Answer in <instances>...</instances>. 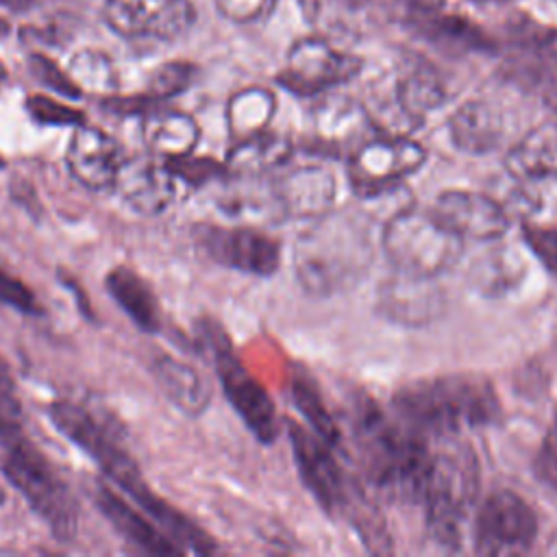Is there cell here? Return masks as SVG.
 <instances>
[{
	"label": "cell",
	"instance_id": "1",
	"mask_svg": "<svg viewBox=\"0 0 557 557\" xmlns=\"http://www.w3.org/2000/svg\"><path fill=\"white\" fill-rule=\"evenodd\" d=\"M374 263L370 218L361 211L320 215L296 237L292 265L298 285L315 298H331L357 287Z\"/></svg>",
	"mask_w": 557,
	"mask_h": 557
},
{
	"label": "cell",
	"instance_id": "2",
	"mask_svg": "<svg viewBox=\"0 0 557 557\" xmlns=\"http://www.w3.org/2000/svg\"><path fill=\"white\" fill-rule=\"evenodd\" d=\"M352 433L370 485L385 498L420 503L431 466L424 435L389 418L370 400L357 407Z\"/></svg>",
	"mask_w": 557,
	"mask_h": 557
},
{
	"label": "cell",
	"instance_id": "3",
	"mask_svg": "<svg viewBox=\"0 0 557 557\" xmlns=\"http://www.w3.org/2000/svg\"><path fill=\"white\" fill-rule=\"evenodd\" d=\"M392 407L407 426L435 437L494 424L503 413L496 389L476 374H442L411 381L394 394Z\"/></svg>",
	"mask_w": 557,
	"mask_h": 557
},
{
	"label": "cell",
	"instance_id": "4",
	"mask_svg": "<svg viewBox=\"0 0 557 557\" xmlns=\"http://www.w3.org/2000/svg\"><path fill=\"white\" fill-rule=\"evenodd\" d=\"M479 483V459L470 444L450 435L440 450L431 453L420 503L424 505L429 535L442 548H459L461 527L476 503Z\"/></svg>",
	"mask_w": 557,
	"mask_h": 557
},
{
	"label": "cell",
	"instance_id": "5",
	"mask_svg": "<svg viewBox=\"0 0 557 557\" xmlns=\"http://www.w3.org/2000/svg\"><path fill=\"white\" fill-rule=\"evenodd\" d=\"M50 422L87 457H91L107 479H111L133 503L150 518H157L168 500L161 498L141 476L133 455L120 444L104 422H100L87 407L74 400H54L48 407Z\"/></svg>",
	"mask_w": 557,
	"mask_h": 557
},
{
	"label": "cell",
	"instance_id": "6",
	"mask_svg": "<svg viewBox=\"0 0 557 557\" xmlns=\"http://www.w3.org/2000/svg\"><path fill=\"white\" fill-rule=\"evenodd\" d=\"M2 448L0 470L4 479L17 487L59 542H72L78 533V503L52 461L26 433L2 442Z\"/></svg>",
	"mask_w": 557,
	"mask_h": 557
},
{
	"label": "cell",
	"instance_id": "7",
	"mask_svg": "<svg viewBox=\"0 0 557 557\" xmlns=\"http://www.w3.org/2000/svg\"><path fill=\"white\" fill-rule=\"evenodd\" d=\"M381 246L398 272L440 276L450 270L463 250L455 235L433 211L398 209L381 231Z\"/></svg>",
	"mask_w": 557,
	"mask_h": 557
},
{
	"label": "cell",
	"instance_id": "8",
	"mask_svg": "<svg viewBox=\"0 0 557 557\" xmlns=\"http://www.w3.org/2000/svg\"><path fill=\"white\" fill-rule=\"evenodd\" d=\"M426 163V150L409 135L363 139L348 157V183L355 196L376 200L392 194Z\"/></svg>",
	"mask_w": 557,
	"mask_h": 557
},
{
	"label": "cell",
	"instance_id": "9",
	"mask_svg": "<svg viewBox=\"0 0 557 557\" xmlns=\"http://www.w3.org/2000/svg\"><path fill=\"white\" fill-rule=\"evenodd\" d=\"M207 348L211 350L215 374L220 379L222 392L228 398L231 407L244 420L248 431L263 444H270L278 435V418L270 394L261 383L242 366L235 357L226 335L213 322H207L202 329Z\"/></svg>",
	"mask_w": 557,
	"mask_h": 557
},
{
	"label": "cell",
	"instance_id": "10",
	"mask_svg": "<svg viewBox=\"0 0 557 557\" xmlns=\"http://www.w3.org/2000/svg\"><path fill=\"white\" fill-rule=\"evenodd\" d=\"M472 533L479 555H518L535 544L537 518L520 494L496 490L479 505Z\"/></svg>",
	"mask_w": 557,
	"mask_h": 557
},
{
	"label": "cell",
	"instance_id": "11",
	"mask_svg": "<svg viewBox=\"0 0 557 557\" xmlns=\"http://www.w3.org/2000/svg\"><path fill=\"white\" fill-rule=\"evenodd\" d=\"M194 242L213 263L244 274L270 276L281 265L278 242L252 226L198 224Z\"/></svg>",
	"mask_w": 557,
	"mask_h": 557
},
{
	"label": "cell",
	"instance_id": "12",
	"mask_svg": "<svg viewBox=\"0 0 557 557\" xmlns=\"http://www.w3.org/2000/svg\"><path fill=\"white\" fill-rule=\"evenodd\" d=\"M361 70V61L348 52L335 50L318 37L300 39L287 52L285 67L276 76L278 85L296 96H315L342 83H348Z\"/></svg>",
	"mask_w": 557,
	"mask_h": 557
},
{
	"label": "cell",
	"instance_id": "13",
	"mask_svg": "<svg viewBox=\"0 0 557 557\" xmlns=\"http://www.w3.org/2000/svg\"><path fill=\"white\" fill-rule=\"evenodd\" d=\"M287 435L294 450V461L305 487L313 494L320 507L329 513L348 505V481L331 453V446L313 431L296 420H287Z\"/></svg>",
	"mask_w": 557,
	"mask_h": 557
},
{
	"label": "cell",
	"instance_id": "14",
	"mask_svg": "<svg viewBox=\"0 0 557 557\" xmlns=\"http://www.w3.org/2000/svg\"><path fill=\"white\" fill-rule=\"evenodd\" d=\"M107 24L124 37L176 39L194 22L189 0H107Z\"/></svg>",
	"mask_w": 557,
	"mask_h": 557
},
{
	"label": "cell",
	"instance_id": "15",
	"mask_svg": "<svg viewBox=\"0 0 557 557\" xmlns=\"http://www.w3.org/2000/svg\"><path fill=\"white\" fill-rule=\"evenodd\" d=\"M431 211L463 242H496L509 231L507 209L481 191L446 189Z\"/></svg>",
	"mask_w": 557,
	"mask_h": 557
},
{
	"label": "cell",
	"instance_id": "16",
	"mask_svg": "<svg viewBox=\"0 0 557 557\" xmlns=\"http://www.w3.org/2000/svg\"><path fill=\"white\" fill-rule=\"evenodd\" d=\"M444 292L435 276L394 272L379 285L376 311L403 326L431 324L444 311Z\"/></svg>",
	"mask_w": 557,
	"mask_h": 557
},
{
	"label": "cell",
	"instance_id": "17",
	"mask_svg": "<svg viewBox=\"0 0 557 557\" xmlns=\"http://www.w3.org/2000/svg\"><path fill=\"white\" fill-rule=\"evenodd\" d=\"M178 178L157 154L124 157L113 187L120 198L141 215L163 213L176 198Z\"/></svg>",
	"mask_w": 557,
	"mask_h": 557
},
{
	"label": "cell",
	"instance_id": "18",
	"mask_svg": "<svg viewBox=\"0 0 557 557\" xmlns=\"http://www.w3.org/2000/svg\"><path fill=\"white\" fill-rule=\"evenodd\" d=\"M122 159L120 144L109 133L87 124L74 128L65 152L70 174L94 191L113 187Z\"/></svg>",
	"mask_w": 557,
	"mask_h": 557
},
{
	"label": "cell",
	"instance_id": "19",
	"mask_svg": "<svg viewBox=\"0 0 557 557\" xmlns=\"http://www.w3.org/2000/svg\"><path fill=\"white\" fill-rule=\"evenodd\" d=\"M89 496L109 524L135 548L150 555H183V550L137 507L100 479H91Z\"/></svg>",
	"mask_w": 557,
	"mask_h": 557
},
{
	"label": "cell",
	"instance_id": "20",
	"mask_svg": "<svg viewBox=\"0 0 557 557\" xmlns=\"http://www.w3.org/2000/svg\"><path fill=\"white\" fill-rule=\"evenodd\" d=\"M281 209L289 218L315 220L329 213L337 198V181L322 165H305L274 185Z\"/></svg>",
	"mask_w": 557,
	"mask_h": 557
},
{
	"label": "cell",
	"instance_id": "21",
	"mask_svg": "<svg viewBox=\"0 0 557 557\" xmlns=\"http://www.w3.org/2000/svg\"><path fill=\"white\" fill-rule=\"evenodd\" d=\"M150 372L176 409L191 418L205 413L211 403V387L194 366L170 352L154 350L150 357Z\"/></svg>",
	"mask_w": 557,
	"mask_h": 557
},
{
	"label": "cell",
	"instance_id": "22",
	"mask_svg": "<svg viewBox=\"0 0 557 557\" xmlns=\"http://www.w3.org/2000/svg\"><path fill=\"white\" fill-rule=\"evenodd\" d=\"M446 100V87L431 67H411L398 76L392 94L394 120H400L403 131L416 128L431 111Z\"/></svg>",
	"mask_w": 557,
	"mask_h": 557
},
{
	"label": "cell",
	"instance_id": "23",
	"mask_svg": "<svg viewBox=\"0 0 557 557\" xmlns=\"http://www.w3.org/2000/svg\"><path fill=\"white\" fill-rule=\"evenodd\" d=\"M448 135L461 152L481 157L494 152L500 146L505 122L492 104L483 100H470L450 115Z\"/></svg>",
	"mask_w": 557,
	"mask_h": 557
},
{
	"label": "cell",
	"instance_id": "24",
	"mask_svg": "<svg viewBox=\"0 0 557 557\" xmlns=\"http://www.w3.org/2000/svg\"><path fill=\"white\" fill-rule=\"evenodd\" d=\"M507 172L518 181L557 178V122L531 128L505 157Z\"/></svg>",
	"mask_w": 557,
	"mask_h": 557
},
{
	"label": "cell",
	"instance_id": "25",
	"mask_svg": "<svg viewBox=\"0 0 557 557\" xmlns=\"http://www.w3.org/2000/svg\"><path fill=\"white\" fill-rule=\"evenodd\" d=\"M104 287L115 305L131 318V322L144 333H157L161 329V309L152 287L141 274L128 265H115L104 276Z\"/></svg>",
	"mask_w": 557,
	"mask_h": 557
},
{
	"label": "cell",
	"instance_id": "26",
	"mask_svg": "<svg viewBox=\"0 0 557 557\" xmlns=\"http://www.w3.org/2000/svg\"><path fill=\"white\" fill-rule=\"evenodd\" d=\"M141 135L150 152L168 161L191 154L198 144L200 128L191 115L181 111H159L157 107L141 115Z\"/></svg>",
	"mask_w": 557,
	"mask_h": 557
},
{
	"label": "cell",
	"instance_id": "27",
	"mask_svg": "<svg viewBox=\"0 0 557 557\" xmlns=\"http://www.w3.org/2000/svg\"><path fill=\"white\" fill-rule=\"evenodd\" d=\"M289 157L292 141L265 128L257 135L235 141L226 157V170L244 176H259L285 165Z\"/></svg>",
	"mask_w": 557,
	"mask_h": 557
},
{
	"label": "cell",
	"instance_id": "28",
	"mask_svg": "<svg viewBox=\"0 0 557 557\" xmlns=\"http://www.w3.org/2000/svg\"><path fill=\"white\" fill-rule=\"evenodd\" d=\"M524 270L527 265L522 257L516 250L498 244L472 261L468 281L483 296H503L522 281Z\"/></svg>",
	"mask_w": 557,
	"mask_h": 557
},
{
	"label": "cell",
	"instance_id": "29",
	"mask_svg": "<svg viewBox=\"0 0 557 557\" xmlns=\"http://www.w3.org/2000/svg\"><path fill=\"white\" fill-rule=\"evenodd\" d=\"M274 109V96L263 87H248L237 91L226 107V122L235 141L265 131Z\"/></svg>",
	"mask_w": 557,
	"mask_h": 557
},
{
	"label": "cell",
	"instance_id": "30",
	"mask_svg": "<svg viewBox=\"0 0 557 557\" xmlns=\"http://www.w3.org/2000/svg\"><path fill=\"white\" fill-rule=\"evenodd\" d=\"M368 126H372L368 109L348 100H331L315 115V135L322 144H352Z\"/></svg>",
	"mask_w": 557,
	"mask_h": 557
},
{
	"label": "cell",
	"instance_id": "31",
	"mask_svg": "<svg viewBox=\"0 0 557 557\" xmlns=\"http://www.w3.org/2000/svg\"><path fill=\"white\" fill-rule=\"evenodd\" d=\"M292 396H294V405L298 407V411L307 418L311 431L318 433L329 446H337L342 442L339 426L333 420V416L329 413V409L324 407L313 381H309L307 376H296L292 381Z\"/></svg>",
	"mask_w": 557,
	"mask_h": 557
},
{
	"label": "cell",
	"instance_id": "32",
	"mask_svg": "<svg viewBox=\"0 0 557 557\" xmlns=\"http://www.w3.org/2000/svg\"><path fill=\"white\" fill-rule=\"evenodd\" d=\"M67 74L81 89L91 91H109L115 87V72L109 61L98 50H81L72 57Z\"/></svg>",
	"mask_w": 557,
	"mask_h": 557
},
{
	"label": "cell",
	"instance_id": "33",
	"mask_svg": "<svg viewBox=\"0 0 557 557\" xmlns=\"http://www.w3.org/2000/svg\"><path fill=\"white\" fill-rule=\"evenodd\" d=\"M194 74H196V67L191 63H187V61H168L150 74L146 94L150 98H154L157 102L170 100V98L189 89V85L194 83Z\"/></svg>",
	"mask_w": 557,
	"mask_h": 557
},
{
	"label": "cell",
	"instance_id": "34",
	"mask_svg": "<svg viewBox=\"0 0 557 557\" xmlns=\"http://www.w3.org/2000/svg\"><path fill=\"white\" fill-rule=\"evenodd\" d=\"M26 111L28 115L44 126H81L85 124V113L61 102L54 100L50 96H41V94H33L26 98Z\"/></svg>",
	"mask_w": 557,
	"mask_h": 557
},
{
	"label": "cell",
	"instance_id": "35",
	"mask_svg": "<svg viewBox=\"0 0 557 557\" xmlns=\"http://www.w3.org/2000/svg\"><path fill=\"white\" fill-rule=\"evenodd\" d=\"M24 433V411L15 392L13 376L0 359V444Z\"/></svg>",
	"mask_w": 557,
	"mask_h": 557
},
{
	"label": "cell",
	"instance_id": "36",
	"mask_svg": "<svg viewBox=\"0 0 557 557\" xmlns=\"http://www.w3.org/2000/svg\"><path fill=\"white\" fill-rule=\"evenodd\" d=\"M28 70L30 74L48 89H52L54 94L63 96V98H72V100H78L83 96V89L74 83V78L61 70L50 57L46 54H30L28 57Z\"/></svg>",
	"mask_w": 557,
	"mask_h": 557
},
{
	"label": "cell",
	"instance_id": "37",
	"mask_svg": "<svg viewBox=\"0 0 557 557\" xmlns=\"http://www.w3.org/2000/svg\"><path fill=\"white\" fill-rule=\"evenodd\" d=\"M165 161V159H163ZM170 165V170L174 172V176L187 185H205L209 181L215 178H224L226 176V163H218L215 159L209 157H178V159H168L165 161Z\"/></svg>",
	"mask_w": 557,
	"mask_h": 557
},
{
	"label": "cell",
	"instance_id": "38",
	"mask_svg": "<svg viewBox=\"0 0 557 557\" xmlns=\"http://www.w3.org/2000/svg\"><path fill=\"white\" fill-rule=\"evenodd\" d=\"M0 302L24 313V315H41L44 313L33 289L22 278L9 274L2 268H0Z\"/></svg>",
	"mask_w": 557,
	"mask_h": 557
},
{
	"label": "cell",
	"instance_id": "39",
	"mask_svg": "<svg viewBox=\"0 0 557 557\" xmlns=\"http://www.w3.org/2000/svg\"><path fill=\"white\" fill-rule=\"evenodd\" d=\"M522 237L546 270L557 274V226L524 224Z\"/></svg>",
	"mask_w": 557,
	"mask_h": 557
},
{
	"label": "cell",
	"instance_id": "40",
	"mask_svg": "<svg viewBox=\"0 0 557 557\" xmlns=\"http://www.w3.org/2000/svg\"><path fill=\"white\" fill-rule=\"evenodd\" d=\"M274 2L276 0H215V7L226 20L246 24L265 15Z\"/></svg>",
	"mask_w": 557,
	"mask_h": 557
},
{
	"label": "cell",
	"instance_id": "41",
	"mask_svg": "<svg viewBox=\"0 0 557 557\" xmlns=\"http://www.w3.org/2000/svg\"><path fill=\"white\" fill-rule=\"evenodd\" d=\"M159 102L148 94L141 96H111L102 100V109L115 115H146L157 109Z\"/></svg>",
	"mask_w": 557,
	"mask_h": 557
},
{
	"label": "cell",
	"instance_id": "42",
	"mask_svg": "<svg viewBox=\"0 0 557 557\" xmlns=\"http://www.w3.org/2000/svg\"><path fill=\"white\" fill-rule=\"evenodd\" d=\"M540 468L548 481L557 483V418L546 433L542 455H540Z\"/></svg>",
	"mask_w": 557,
	"mask_h": 557
},
{
	"label": "cell",
	"instance_id": "43",
	"mask_svg": "<svg viewBox=\"0 0 557 557\" xmlns=\"http://www.w3.org/2000/svg\"><path fill=\"white\" fill-rule=\"evenodd\" d=\"M61 283L70 289V292H74V296H76V302H78V307H81V311H83V315H87V318H94V309L89 307V300L85 298V294H83V289L76 285V281L72 278V276H63L61 278Z\"/></svg>",
	"mask_w": 557,
	"mask_h": 557
},
{
	"label": "cell",
	"instance_id": "44",
	"mask_svg": "<svg viewBox=\"0 0 557 557\" xmlns=\"http://www.w3.org/2000/svg\"><path fill=\"white\" fill-rule=\"evenodd\" d=\"M4 7H9V9H13V11H26V9H30L37 0H0Z\"/></svg>",
	"mask_w": 557,
	"mask_h": 557
},
{
	"label": "cell",
	"instance_id": "45",
	"mask_svg": "<svg viewBox=\"0 0 557 557\" xmlns=\"http://www.w3.org/2000/svg\"><path fill=\"white\" fill-rule=\"evenodd\" d=\"M9 30H11V24L4 17H0V37H7Z\"/></svg>",
	"mask_w": 557,
	"mask_h": 557
},
{
	"label": "cell",
	"instance_id": "46",
	"mask_svg": "<svg viewBox=\"0 0 557 557\" xmlns=\"http://www.w3.org/2000/svg\"><path fill=\"white\" fill-rule=\"evenodd\" d=\"M7 78V67L2 65V61H0V81H4Z\"/></svg>",
	"mask_w": 557,
	"mask_h": 557
},
{
	"label": "cell",
	"instance_id": "47",
	"mask_svg": "<svg viewBox=\"0 0 557 557\" xmlns=\"http://www.w3.org/2000/svg\"><path fill=\"white\" fill-rule=\"evenodd\" d=\"M0 168H4V159L2 157H0Z\"/></svg>",
	"mask_w": 557,
	"mask_h": 557
},
{
	"label": "cell",
	"instance_id": "48",
	"mask_svg": "<svg viewBox=\"0 0 557 557\" xmlns=\"http://www.w3.org/2000/svg\"><path fill=\"white\" fill-rule=\"evenodd\" d=\"M476 2H483V0H476Z\"/></svg>",
	"mask_w": 557,
	"mask_h": 557
}]
</instances>
